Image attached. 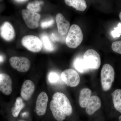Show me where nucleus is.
<instances>
[{"label": "nucleus", "mask_w": 121, "mask_h": 121, "mask_svg": "<svg viewBox=\"0 0 121 121\" xmlns=\"http://www.w3.org/2000/svg\"></svg>", "instance_id": "7c9ffc66"}, {"label": "nucleus", "mask_w": 121, "mask_h": 121, "mask_svg": "<svg viewBox=\"0 0 121 121\" xmlns=\"http://www.w3.org/2000/svg\"><path fill=\"white\" fill-rule=\"evenodd\" d=\"M65 2L68 6L73 7L77 11H85L87 8L86 2L84 0H65Z\"/></svg>", "instance_id": "f3484780"}, {"label": "nucleus", "mask_w": 121, "mask_h": 121, "mask_svg": "<svg viewBox=\"0 0 121 121\" xmlns=\"http://www.w3.org/2000/svg\"><path fill=\"white\" fill-rule=\"evenodd\" d=\"M35 86L34 83L29 80L24 82L21 91V95L24 100L27 101L30 99L35 91Z\"/></svg>", "instance_id": "f8f14e48"}, {"label": "nucleus", "mask_w": 121, "mask_h": 121, "mask_svg": "<svg viewBox=\"0 0 121 121\" xmlns=\"http://www.w3.org/2000/svg\"><path fill=\"white\" fill-rule=\"evenodd\" d=\"M4 60V58L2 56L0 55V63L2 62Z\"/></svg>", "instance_id": "cd10ccee"}, {"label": "nucleus", "mask_w": 121, "mask_h": 121, "mask_svg": "<svg viewBox=\"0 0 121 121\" xmlns=\"http://www.w3.org/2000/svg\"><path fill=\"white\" fill-rule=\"evenodd\" d=\"M50 108L53 117L56 121H63L65 120L66 114L57 102L52 100L50 102Z\"/></svg>", "instance_id": "4468645a"}, {"label": "nucleus", "mask_w": 121, "mask_h": 121, "mask_svg": "<svg viewBox=\"0 0 121 121\" xmlns=\"http://www.w3.org/2000/svg\"><path fill=\"white\" fill-rule=\"evenodd\" d=\"M83 37L82 31L79 26L73 25L68 31L66 39V44L70 48H76L82 42Z\"/></svg>", "instance_id": "f257e3e1"}, {"label": "nucleus", "mask_w": 121, "mask_h": 121, "mask_svg": "<svg viewBox=\"0 0 121 121\" xmlns=\"http://www.w3.org/2000/svg\"><path fill=\"white\" fill-rule=\"evenodd\" d=\"M11 66L18 71L25 72L28 71L30 67V62L28 59L22 56H13L9 59Z\"/></svg>", "instance_id": "423d86ee"}, {"label": "nucleus", "mask_w": 121, "mask_h": 121, "mask_svg": "<svg viewBox=\"0 0 121 121\" xmlns=\"http://www.w3.org/2000/svg\"><path fill=\"white\" fill-rule=\"evenodd\" d=\"M12 82L11 77L6 74H0V91L5 95H9L12 91Z\"/></svg>", "instance_id": "9d476101"}, {"label": "nucleus", "mask_w": 121, "mask_h": 121, "mask_svg": "<svg viewBox=\"0 0 121 121\" xmlns=\"http://www.w3.org/2000/svg\"><path fill=\"white\" fill-rule=\"evenodd\" d=\"M53 100L57 102L62 109L66 116L70 115L72 113V108L70 102L63 93L57 92L52 97Z\"/></svg>", "instance_id": "6e6552de"}, {"label": "nucleus", "mask_w": 121, "mask_h": 121, "mask_svg": "<svg viewBox=\"0 0 121 121\" xmlns=\"http://www.w3.org/2000/svg\"><path fill=\"white\" fill-rule=\"evenodd\" d=\"M92 92L88 88H84L80 91L79 97V105L82 108L86 107L91 97Z\"/></svg>", "instance_id": "dca6fc26"}, {"label": "nucleus", "mask_w": 121, "mask_h": 121, "mask_svg": "<svg viewBox=\"0 0 121 121\" xmlns=\"http://www.w3.org/2000/svg\"><path fill=\"white\" fill-rule=\"evenodd\" d=\"M60 76L55 72L51 71L48 74V79L50 83H55L59 80Z\"/></svg>", "instance_id": "5701e85b"}, {"label": "nucleus", "mask_w": 121, "mask_h": 121, "mask_svg": "<svg viewBox=\"0 0 121 121\" xmlns=\"http://www.w3.org/2000/svg\"><path fill=\"white\" fill-rule=\"evenodd\" d=\"M119 121H121V115L119 117Z\"/></svg>", "instance_id": "c756f323"}, {"label": "nucleus", "mask_w": 121, "mask_h": 121, "mask_svg": "<svg viewBox=\"0 0 121 121\" xmlns=\"http://www.w3.org/2000/svg\"><path fill=\"white\" fill-rule=\"evenodd\" d=\"M54 23V20L53 19H52L41 22L40 24V26L42 28H47L48 27L52 26Z\"/></svg>", "instance_id": "393cba45"}, {"label": "nucleus", "mask_w": 121, "mask_h": 121, "mask_svg": "<svg viewBox=\"0 0 121 121\" xmlns=\"http://www.w3.org/2000/svg\"><path fill=\"white\" fill-rule=\"evenodd\" d=\"M43 3L41 1H36L31 2L27 5V9L29 11L37 13L41 10V5L43 4Z\"/></svg>", "instance_id": "4be33fe9"}, {"label": "nucleus", "mask_w": 121, "mask_h": 121, "mask_svg": "<svg viewBox=\"0 0 121 121\" xmlns=\"http://www.w3.org/2000/svg\"><path fill=\"white\" fill-rule=\"evenodd\" d=\"M48 102V97L46 93L42 92L39 94L36 103L35 110L37 115L43 116L45 114Z\"/></svg>", "instance_id": "1a4fd4ad"}, {"label": "nucleus", "mask_w": 121, "mask_h": 121, "mask_svg": "<svg viewBox=\"0 0 121 121\" xmlns=\"http://www.w3.org/2000/svg\"><path fill=\"white\" fill-rule=\"evenodd\" d=\"M73 65L75 69L82 73H86L90 70L85 64L83 58L82 57L78 56L75 59L73 62Z\"/></svg>", "instance_id": "a211bd4d"}, {"label": "nucleus", "mask_w": 121, "mask_h": 121, "mask_svg": "<svg viewBox=\"0 0 121 121\" xmlns=\"http://www.w3.org/2000/svg\"><path fill=\"white\" fill-rule=\"evenodd\" d=\"M15 2H17V3H23V2H26L28 1V0H14Z\"/></svg>", "instance_id": "bb28decb"}, {"label": "nucleus", "mask_w": 121, "mask_h": 121, "mask_svg": "<svg viewBox=\"0 0 121 121\" xmlns=\"http://www.w3.org/2000/svg\"><path fill=\"white\" fill-rule=\"evenodd\" d=\"M24 106V103L22 98L20 97L17 98L11 110L13 116L15 117H18Z\"/></svg>", "instance_id": "6ab92c4d"}, {"label": "nucleus", "mask_w": 121, "mask_h": 121, "mask_svg": "<svg viewBox=\"0 0 121 121\" xmlns=\"http://www.w3.org/2000/svg\"><path fill=\"white\" fill-rule=\"evenodd\" d=\"M85 64L90 70H97L100 67L101 58L98 53L93 49L87 50L83 55Z\"/></svg>", "instance_id": "7ed1b4c3"}, {"label": "nucleus", "mask_w": 121, "mask_h": 121, "mask_svg": "<svg viewBox=\"0 0 121 121\" xmlns=\"http://www.w3.org/2000/svg\"><path fill=\"white\" fill-rule=\"evenodd\" d=\"M112 50L115 52L121 54V41L113 42L111 46Z\"/></svg>", "instance_id": "b1692460"}, {"label": "nucleus", "mask_w": 121, "mask_h": 121, "mask_svg": "<svg viewBox=\"0 0 121 121\" xmlns=\"http://www.w3.org/2000/svg\"><path fill=\"white\" fill-rule=\"evenodd\" d=\"M61 78L68 86L74 87L77 86L80 82V78L78 72L74 69H68L62 72Z\"/></svg>", "instance_id": "39448f33"}, {"label": "nucleus", "mask_w": 121, "mask_h": 121, "mask_svg": "<svg viewBox=\"0 0 121 121\" xmlns=\"http://www.w3.org/2000/svg\"><path fill=\"white\" fill-rule=\"evenodd\" d=\"M41 38L43 46L45 50L49 52L54 51L55 49L54 44L48 35L43 34L41 35Z\"/></svg>", "instance_id": "412c9836"}, {"label": "nucleus", "mask_w": 121, "mask_h": 121, "mask_svg": "<svg viewBox=\"0 0 121 121\" xmlns=\"http://www.w3.org/2000/svg\"><path fill=\"white\" fill-rule=\"evenodd\" d=\"M1 37L7 41L12 40L15 37V31L12 25L9 22H5L0 28Z\"/></svg>", "instance_id": "ddd939ff"}, {"label": "nucleus", "mask_w": 121, "mask_h": 121, "mask_svg": "<svg viewBox=\"0 0 121 121\" xmlns=\"http://www.w3.org/2000/svg\"><path fill=\"white\" fill-rule=\"evenodd\" d=\"M101 77L103 90L105 91L109 90L114 80L115 71L112 67L108 64H104L101 71Z\"/></svg>", "instance_id": "f03ea898"}, {"label": "nucleus", "mask_w": 121, "mask_h": 121, "mask_svg": "<svg viewBox=\"0 0 121 121\" xmlns=\"http://www.w3.org/2000/svg\"><path fill=\"white\" fill-rule=\"evenodd\" d=\"M101 106L100 99L95 95L91 97L86 106V111L89 115L93 114L95 111L99 109Z\"/></svg>", "instance_id": "2eb2a0df"}, {"label": "nucleus", "mask_w": 121, "mask_h": 121, "mask_svg": "<svg viewBox=\"0 0 121 121\" xmlns=\"http://www.w3.org/2000/svg\"><path fill=\"white\" fill-rule=\"evenodd\" d=\"M119 18H120V19H121V12H120V13H119Z\"/></svg>", "instance_id": "c85d7f7f"}, {"label": "nucleus", "mask_w": 121, "mask_h": 121, "mask_svg": "<svg viewBox=\"0 0 121 121\" xmlns=\"http://www.w3.org/2000/svg\"><path fill=\"white\" fill-rule=\"evenodd\" d=\"M23 45L32 52H39L43 47L42 42L37 36L34 35L25 36L22 40Z\"/></svg>", "instance_id": "20e7f679"}, {"label": "nucleus", "mask_w": 121, "mask_h": 121, "mask_svg": "<svg viewBox=\"0 0 121 121\" xmlns=\"http://www.w3.org/2000/svg\"><path fill=\"white\" fill-rule=\"evenodd\" d=\"M121 33V23H119L117 27L114 30L111 32V35L113 37H118L120 36Z\"/></svg>", "instance_id": "a878e982"}, {"label": "nucleus", "mask_w": 121, "mask_h": 121, "mask_svg": "<svg viewBox=\"0 0 121 121\" xmlns=\"http://www.w3.org/2000/svg\"><path fill=\"white\" fill-rule=\"evenodd\" d=\"M56 20L59 34L61 36L66 35L70 29V24L69 21L60 13L56 14Z\"/></svg>", "instance_id": "9b49d317"}, {"label": "nucleus", "mask_w": 121, "mask_h": 121, "mask_svg": "<svg viewBox=\"0 0 121 121\" xmlns=\"http://www.w3.org/2000/svg\"><path fill=\"white\" fill-rule=\"evenodd\" d=\"M113 102L115 109L121 113V90L118 89L111 94Z\"/></svg>", "instance_id": "aec40b11"}, {"label": "nucleus", "mask_w": 121, "mask_h": 121, "mask_svg": "<svg viewBox=\"0 0 121 121\" xmlns=\"http://www.w3.org/2000/svg\"><path fill=\"white\" fill-rule=\"evenodd\" d=\"M22 15L25 23L29 28L34 29L39 27L40 18L39 14L25 9L22 11Z\"/></svg>", "instance_id": "0eeeda50"}]
</instances>
